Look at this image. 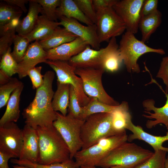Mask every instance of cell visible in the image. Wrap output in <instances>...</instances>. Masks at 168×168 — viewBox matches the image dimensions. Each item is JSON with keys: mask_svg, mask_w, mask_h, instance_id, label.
Listing matches in <instances>:
<instances>
[{"mask_svg": "<svg viewBox=\"0 0 168 168\" xmlns=\"http://www.w3.org/2000/svg\"><path fill=\"white\" fill-rule=\"evenodd\" d=\"M161 21L162 14L158 10L148 16L141 18L139 29L141 33V40L144 43L147 41L159 26Z\"/></svg>", "mask_w": 168, "mask_h": 168, "instance_id": "4316f807", "label": "cell"}, {"mask_svg": "<svg viewBox=\"0 0 168 168\" xmlns=\"http://www.w3.org/2000/svg\"><path fill=\"white\" fill-rule=\"evenodd\" d=\"M135 166H116L110 167L109 168H133ZM80 168H96L95 167H91L85 166H82Z\"/></svg>", "mask_w": 168, "mask_h": 168, "instance_id": "7dc6e473", "label": "cell"}, {"mask_svg": "<svg viewBox=\"0 0 168 168\" xmlns=\"http://www.w3.org/2000/svg\"><path fill=\"white\" fill-rule=\"evenodd\" d=\"M24 87V84L22 83L11 94L7 102L6 110L0 119V126L8 122H16L19 119L20 96Z\"/></svg>", "mask_w": 168, "mask_h": 168, "instance_id": "7402d4cb", "label": "cell"}, {"mask_svg": "<svg viewBox=\"0 0 168 168\" xmlns=\"http://www.w3.org/2000/svg\"><path fill=\"white\" fill-rule=\"evenodd\" d=\"M10 161L14 164L27 166L32 168H80L75 161L71 159L62 162L47 165L34 163L27 161L20 160L15 159H11Z\"/></svg>", "mask_w": 168, "mask_h": 168, "instance_id": "1f68e13d", "label": "cell"}, {"mask_svg": "<svg viewBox=\"0 0 168 168\" xmlns=\"http://www.w3.org/2000/svg\"><path fill=\"white\" fill-rule=\"evenodd\" d=\"M120 105L119 109L113 113V127L118 133L125 131L128 124L132 121L127 102L123 101Z\"/></svg>", "mask_w": 168, "mask_h": 168, "instance_id": "83f0119b", "label": "cell"}, {"mask_svg": "<svg viewBox=\"0 0 168 168\" xmlns=\"http://www.w3.org/2000/svg\"><path fill=\"white\" fill-rule=\"evenodd\" d=\"M68 112V114L73 117L83 120V107L81 106L79 104L75 89L71 85L70 87V99Z\"/></svg>", "mask_w": 168, "mask_h": 168, "instance_id": "74e56055", "label": "cell"}, {"mask_svg": "<svg viewBox=\"0 0 168 168\" xmlns=\"http://www.w3.org/2000/svg\"><path fill=\"white\" fill-rule=\"evenodd\" d=\"M56 15L58 18L63 16L75 19L86 25L94 24L82 13L74 0H61L60 5L57 9Z\"/></svg>", "mask_w": 168, "mask_h": 168, "instance_id": "d4e9b609", "label": "cell"}, {"mask_svg": "<svg viewBox=\"0 0 168 168\" xmlns=\"http://www.w3.org/2000/svg\"><path fill=\"white\" fill-rule=\"evenodd\" d=\"M22 130L14 122L0 126V149L19 158L23 144Z\"/></svg>", "mask_w": 168, "mask_h": 168, "instance_id": "7c38bea8", "label": "cell"}, {"mask_svg": "<svg viewBox=\"0 0 168 168\" xmlns=\"http://www.w3.org/2000/svg\"><path fill=\"white\" fill-rule=\"evenodd\" d=\"M57 89L54 92L52 101L54 110L59 111L64 116L67 114L69 105L70 85L57 82Z\"/></svg>", "mask_w": 168, "mask_h": 168, "instance_id": "484cf974", "label": "cell"}, {"mask_svg": "<svg viewBox=\"0 0 168 168\" xmlns=\"http://www.w3.org/2000/svg\"><path fill=\"white\" fill-rule=\"evenodd\" d=\"M113 114L104 113L88 116L82 128L81 138L83 145L81 149L92 146L103 138L119 134L113 128Z\"/></svg>", "mask_w": 168, "mask_h": 168, "instance_id": "3957f363", "label": "cell"}, {"mask_svg": "<svg viewBox=\"0 0 168 168\" xmlns=\"http://www.w3.org/2000/svg\"><path fill=\"white\" fill-rule=\"evenodd\" d=\"M12 77L0 70V85L5 84L9 82Z\"/></svg>", "mask_w": 168, "mask_h": 168, "instance_id": "bcb514c9", "label": "cell"}, {"mask_svg": "<svg viewBox=\"0 0 168 168\" xmlns=\"http://www.w3.org/2000/svg\"><path fill=\"white\" fill-rule=\"evenodd\" d=\"M153 153L134 143L126 142L110 152L97 166L102 168L116 166H135L146 161Z\"/></svg>", "mask_w": 168, "mask_h": 168, "instance_id": "277c9868", "label": "cell"}, {"mask_svg": "<svg viewBox=\"0 0 168 168\" xmlns=\"http://www.w3.org/2000/svg\"><path fill=\"white\" fill-rule=\"evenodd\" d=\"M41 66L35 67L28 72L27 76L30 77L32 82L33 89H37L40 87L44 82V75L41 74Z\"/></svg>", "mask_w": 168, "mask_h": 168, "instance_id": "ab89813d", "label": "cell"}, {"mask_svg": "<svg viewBox=\"0 0 168 168\" xmlns=\"http://www.w3.org/2000/svg\"><path fill=\"white\" fill-rule=\"evenodd\" d=\"M156 77L161 79L166 87L165 92H168V55L163 57L156 75Z\"/></svg>", "mask_w": 168, "mask_h": 168, "instance_id": "60d3db41", "label": "cell"}, {"mask_svg": "<svg viewBox=\"0 0 168 168\" xmlns=\"http://www.w3.org/2000/svg\"><path fill=\"white\" fill-rule=\"evenodd\" d=\"M22 82L16 77H12L9 82L0 85V108L7 105L11 94Z\"/></svg>", "mask_w": 168, "mask_h": 168, "instance_id": "d590c367", "label": "cell"}, {"mask_svg": "<svg viewBox=\"0 0 168 168\" xmlns=\"http://www.w3.org/2000/svg\"><path fill=\"white\" fill-rule=\"evenodd\" d=\"M166 100L164 105L161 107H157L155 106V101L152 99H147L144 100L142 105L146 113L149 115L143 114L142 116L149 119L154 120H148L146 125L148 128H151L158 124H164L168 131V92H164Z\"/></svg>", "mask_w": 168, "mask_h": 168, "instance_id": "d6986e66", "label": "cell"}, {"mask_svg": "<svg viewBox=\"0 0 168 168\" xmlns=\"http://www.w3.org/2000/svg\"><path fill=\"white\" fill-rule=\"evenodd\" d=\"M105 72L102 68H77L75 71L82 80L84 92L88 96L107 105H118L119 103L107 94L102 85V77Z\"/></svg>", "mask_w": 168, "mask_h": 168, "instance_id": "ba28073f", "label": "cell"}, {"mask_svg": "<svg viewBox=\"0 0 168 168\" xmlns=\"http://www.w3.org/2000/svg\"><path fill=\"white\" fill-rule=\"evenodd\" d=\"M12 166L13 168H32L27 166L17 164L14 166Z\"/></svg>", "mask_w": 168, "mask_h": 168, "instance_id": "c3c4849f", "label": "cell"}, {"mask_svg": "<svg viewBox=\"0 0 168 168\" xmlns=\"http://www.w3.org/2000/svg\"><path fill=\"white\" fill-rule=\"evenodd\" d=\"M118 0H92L94 8L96 12L107 8L113 7Z\"/></svg>", "mask_w": 168, "mask_h": 168, "instance_id": "7bdbcfd3", "label": "cell"}, {"mask_svg": "<svg viewBox=\"0 0 168 168\" xmlns=\"http://www.w3.org/2000/svg\"><path fill=\"white\" fill-rule=\"evenodd\" d=\"M11 158H14L12 154L0 149V168H9L8 162Z\"/></svg>", "mask_w": 168, "mask_h": 168, "instance_id": "ee69618b", "label": "cell"}, {"mask_svg": "<svg viewBox=\"0 0 168 168\" xmlns=\"http://www.w3.org/2000/svg\"><path fill=\"white\" fill-rule=\"evenodd\" d=\"M82 13L94 24L97 21V14L92 0H74Z\"/></svg>", "mask_w": 168, "mask_h": 168, "instance_id": "f35d334b", "label": "cell"}, {"mask_svg": "<svg viewBox=\"0 0 168 168\" xmlns=\"http://www.w3.org/2000/svg\"><path fill=\"white\" fill-rule=\"evenodd\" d=\"M59 22L49 20L44 14L39 16L32 31L25 36L30 42L40 41L49 36L60 26Z\"/></svg>", "mask_w": 168, "mask_h": 168, "instance_id": "ffe728a7", "label": "cell"}, {"mask_svg": "<svg viewBox=\"0 0 168 168\" xmlns=\"http://www.w3.org/2000/svg\"><path fill=\"white\" fill-rule=\"evenodd\" d=\"M144 0H118L113 7L124 22L127 31L134 34L139 29L141 9Z\"/></svg>", "mask_w": 168, "mask_h": 168, "instance_id": "8fae6325", "label": "cell"}, {"mask_svg": "<svg viewBox=\"0 0 168 168\" xmlns=\"http://www.w3.org/2000/svg\"><path fill=\"white\" fill-rule=\"evenodd\" d=\"M110 47L104 58L102 68L105 71L114 72L118 71L123 62L116 37L111 38L108 42Z\"/></svg>", "mask_w": 168, "mask_h": 168, "instance_id": "cb8c5ba5", "label": "cell"}, {"mask_svg": "<svg viewBox=\"0 0 168 168\" xmlns=\"http://www.w3.org/2000/svg\"><path fill=\"white\" fill-rule=\"evenodd\" d=\"M23 140L20 160L38 163L40 157L39 137L36 129L25 124L22 129Z\"/></svg>", "mask_w": 168, "mask_h": 168, "instance_id": "2e32d148", "label": "cell"}, {"mask_svg": "<svg viewBox=\"0 0 168 168\" xmlns=\"http://www.w3.org/2000/svg\"><path fill=\"white\" fill-rule=\"evenodd\" d=\"M157 0H144L140 13V18L148 16L157 10Z\"/></svg>", "mask_w": 168, "mask_h": 168, "instance_id": "b9f144b4", "label": "cell"}, {"mask_svg": "<svg viewBox=\"0 0 168 168\" xmlns=\"http://www.w3.org/2000/svg\"><path fill=\"white\" fill-rule=\"evenodd\" d=\"M42 7L43 13L50 20L57 21L58 17L57 9L59 6L61 0H34Z\"/></svg>", "mask_w": 168, "mask_h": 168, "instance_id": "8d00e7d4", "label": "cell"}, {"mask_svg": "<svg viewBox=\"0 0 168 168\" xmlns=\"http://www.w3.org/2000/svg\"><path fill=\"white\" fill-rule=\"evenodd\" d=\"M47 52L39 42L35 41L30 44L21 61L18 63L17 74L22 79L27 76L28 71L38 64L45 63L47 59Z\"/></svg>", "mask_w": 168, "mask_h": 168, "instance_id": "9a60e30c", "label": "cell"}, {"mask_svg": "<svg viewBox=\"0 0 168 168\" xmlns=\"http://www.w3.org/2000/svg\"><path fill=\"white\" fill-rule=\"evenodd\" d=\"M28 40L25 36L16 35L14 38L13 50L11 54L18 63L23 58L30 44Z\"/></svg>", "mask_w": 168, "mask_h": 168, "instance_id": "d6a6232c", "label": "cell"}, {"mask_svg": "<svg viewBox=\"0 0 168 168\" xmlns=\"http://www.w3.org/2000/svg\"><path fill=\"white\" fill-rule=\"evenodd\" d=\"M8 4L1 3L0 28L16 19H19L23 12L19 7Z\"/></svg>", "mask_w": 168, "mask_h": 168, "instance_id": "4dcf8cb0", "label": "cell"}, {"mask_svg": "<svg viewBox=\"0 0 168 168\" xmlns=\"http://www.w3.org/2000/svg\"><path fill=\"white\" fill-rule=\"evenodd\" d=\"M120 104L117 106H112L102 103L95 98H90L88 103L83 107L82 119H85L89 115L97 113H108L113 114L118 110Z\"/></svg>", "mask_w": 168, "mask_h": 168, "instance_id": "f546056e", "label": "cell"}, {"mask_svg": "<svg viewBox=\"0 0 168 168\" xmlns=\"http://www.w3.org/2000/svg\"><path fill=\"white\" fill-rule=\"evenodd\" d=\"M54 77L53 71L46 72L43 84L36 89L33 100L23 110L22 114L26 124L35 129L52 125L56 119V112L52 104L54 93L52 88Z\"/></svg>", "mask_w": 168, "mask_h": 168, "instance_id": "6da1fadb", "label": "cell"}, {"mask_svg": "<svg viewBox=\"0 0 168 168\" xmlns=\"http://www.w3.org/2000/svg\"><path fill=\"white\" fill-rule=\"evenodd\" d=\"M40 157L38 164L47 165L61 163L70 159L69 148L60 133L52 125L38 127Z\"/></svg>", "mask_w": 168, "mask_h": 168, "instance_id": "7a4b0ae2", "label": "cell"}, {"mask_svg": "<svg viewBox=\"0 0 168 168\" xmlns=\"http://www.w3.org/2000/svg\"><path fill=\"white\" fill-rule=\"evenodd\" d=\"M7 3L10 5L17 6L20 8L24 12H26L27 11V9L26 7L25 4L27 3L29 0H4Z\"/></svg>", "mask_w": 168, "mask_h": 168, "instance_id": "f6af8a7d", "label": "cell"}, {"mask_svg": "<svg viewBox=\"0 0 168 168\" xmlns=\"http://www.w3.org/2000/svg\"><path fill=\"white\" fill-rule=\"evenodd\" d=\"M29 8L26 15L19 22L16 29L17 34L25 36L34 29L39 17L43 13L41 6L34 0H29Z\"/></svg>", "mask_w": 168, "mask_h": 168, "instance_id": "44dd1931", "label": "cell"}, {"mask_svg": "<svg viewBox=\"0 0 168 168\" xmlns=\"http://www.w3.org/2000/svg\"><path fill=\"white\" fill-rule=\"evenodd\" d=\"M56 114L57 118L53 125L67 145L70 152V159H73L82 146L81 132L85 120L76 118L69 114L66 116L58 112Z\"/></svg>", "mask_w": 168, "mask_h": 168, "instance_id": "52a82bcc", "label": "cell"}, {"mask_svg": "<svg viewBox=\"0 0 168 168\" xmlns=\"http://www.w3.org/2000/svg\"><path fill=\"white\" fill-rule=\"evenodd\" d=\"M88 44L77 37L73 40L47 50V59L50 60L68 61L71 58L83 51Z\"/></svg>", "mask_w": 168, "mask_h": 168, "instance_id": "e0dca14e", "label": "cell"}, {"mask_svg": "<svg viewBox=\"0 0 168 168\" xmlns=\"http://www.w3.org/2000/svg\"><path fill=\"white\" fill-rule=\"evenodd\" d=\"M134 35L126 31L122 36L119 49L127 71L139 73L140 69L137 61L141 56L148 53L164 55L165 52L162 49L148 46L141 40L137 39Z\"/></svg>", "mask_w": 168, "mask_h": 168, "instance_id": "8992f818", "label": "cell"}, {"mask_svg": "<svg viewBox=\"0 0 168 168\" xmlns=\"http://www.w3.org/2000/svg\"><path fill=\"white\" fill-rule=\"evenodd\" d=\"M45 63L56 73L57 77V82L68 84L74 87L81 106H85L88 103L90 98L84 92L82 80L76 74V68L66 61L48 60Z\"/></svg>", "mask_w": 168, "mask_h": 168, "instance_id": "30bf717a", "label": "cell"}, {"mask_svg": "<svg viewBox=\"0 0 168 168\" xmlns=\"http://www.w3.org/2000/svg\"><path fill=\"white\" fill-rule=\"evenodd\" d=\"M166 153L163 150L154 151L148 159L133 168H165Z\"/></svg>", "mask_w": 168, "mask_h": 168, "instance_id": "836d02e7", "label": "cell"}, {"mask_svg": "<svg viewBox=\"0 0 168 168\" xmlns=\"http://www.w3.org/2000/svg\"><path fill=\"white\" fill-rule=\"evenodd\" d=\"M77 37L65 28L59 26L48 37L38 42L43 48L46 51L71 41Z\"/></svg>", "mask_w": 168, "mask_h": 168, "instance_id": "603a6c76", "label": "cell"}, {"mask_svg": "<svg viewBox=\"0 0 168 168\" xmlns=\"http://www.w3.org/2000/svg\"><path fill=\"white\" fill-rule=\"evenodd\" d=\"M0 70L9 77L17 73L18 63L11 54V48L8 49L0 57Z\"/></svg>", "mask_w": 168, "mask_h": 168, "instance_id": "e575fe53", "label": "cell"}, {"mask_svg": "<svg viewBox=\"0 0 168 168\" xmlns=\"http://www.w3.org/2000/svg\"><path fill=\"white\" fill-rule=\"evenodd\" d=\"M60 26H62L68 31L86 41L92 48L100 49V43L95 24L84 26L77 20L61 16L58 18Z\"/></svg>", "mask_w": 168, "mask_h": 168, "instance_id": "4fadbf2b", "label": "cell"}, {"mask_svg": "<svg viewBox=\"0 0 168 168\" xmlns=\"http://www.w3.org/2000/svg\"><path fill=\"white\" fill-rule=\"evenodd\" d=\"M109 45L99 50L89 45L83 51L71 58L68 61L71 66L77 68H102L103 62L109 49Z\"/></svg>", "mask_w": 168, "mask_h": 168, "instance_id": "5bb4252c", "label": "cell"}, {"mask_svg": "<svg viewBox=\"0 0 168 168\" xmlns=\"http://www.w3.org/2000/svg\"><path fill=\"white\" fill-rule=\"evenodd\" d=\"M126 129L132 133L128 136V141L131 142L135 139L142 140L150 145L154 151L159 150L168 152V131L164 136H155L145 131L140 126H136L131 121Z\"/></svg>", "mask_w": 168, "mask_h": 168, "instance_id": "ac0fdd59", "label": "cell"}, {"mask_svg": "<svg viewBox=\"0 0 168 168\" xmlns=\"http://www.w3.org/2000/svg\"><path fill=\"white\" fill-rule=\"evenodd\" d=\"M97 33L100 43L109 42L113 37L122 35L126 30L125 24L112 7L96 12Z\"/></svg>", "mask_w": 168, "mask_h": 168, "instance_id": "9c48e42d", "label": "cell"}, {"mask_svg": "<svg viewBox=\"0 0 168 168\" xmlns=\"http://www.w3.org/2000/svg\"><path fill=\"white\" fill-rule=\"evenodd\" d=\"M19 19L14 20L0 28V57L10 47L15 36L16 29Z\"/></svg>", "mask_w": 168, "mask_h": 168, "instance_id": "f1b7e54d", "label": "cell"}, {"mask_svg": "<svg viewBox=\"0 0 168 168\" xmlns=\"http://www.w3.org/2000/svg\"><path fill=\"white\" fill-rule=\"evenodd\" d=\"M165 168H168V156L166 157V160Z\"/></svg>", "mask_w": 168, "mask_h": 168, "instance_id": "681fc988", "label": "cell"}, {"mask_svg": "<svg viewBox=\"0 0 168 168\" xmlns=\"http://www.w3.org/2000/svg\"><path fill=\"white\" fill-rule=\"evenodd\" d=\"M126 131L105 138L96 144L85 149L81 150L74 158L79 166L95 167L112 151L128 140Z\"/></svg>", "mask_w": 168, "mask_h": 168, "instance_id": "5b68a950", "label": "cell"}]
</instances>
